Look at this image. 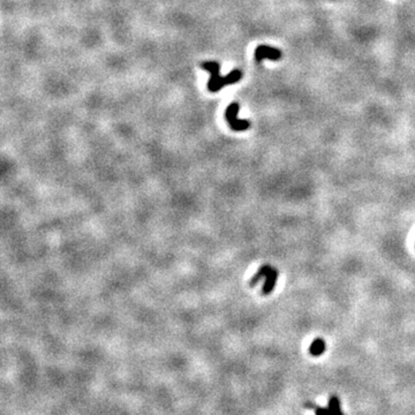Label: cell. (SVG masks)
<instances>
[{"label":"cell","instance_id":"1","mask_svg":"<svg viewBox=\"0 0 415 415\" xmlns=\"http://www.w3.org/2000/svg\"><path fill=\"white\" fill-rule=\"evenodd\" d=\"M202 68H204L210 72V79L208 82V89L211 92H217L223 89L224 87L233 85L242 79V72L239 69H235L229 72L226 76H220L219 75V64L217 61H205L203 63Z\"/></svg>","mask_w":415,"mask_h":415},{"label":"cell","instance_id":"5","mask_svg":"<svg viewBox=\"0 0 415 415\" xmlns=\"http://www.w3.org/2000/svg\"><path fill=\"white\" fill-rule=\"evenodd\" d=\"M325 351V342L324 339L317 338L314 342L312 343L310 347H309V352H310L312 355L314 356H320L324 353Z\"/></svg>","mask_w":415,"mask_h":415},{"label":"cell","instance_id":"3","mask_svg":"<svg viewBox=\"0 0 415 415\" xmlns=\"http://www.w3.org/2000/svg\"><path fill=\"white\" fill-rule=\"evenodd\" d=\"M281 58V51L268 45H260L255 50V59L257 63H261L264 59L277 61Z\"/></svg>","mask_w":415,"mask_h":415},{"label":"cell","instance_id":"6","mask_svg":"<svg viewBox=\"0 0 415 415\" xmlns=\"http://www.w3.org/2000/svg\"><path fill=\"white\" fill-rule=\"evenodd\" d=\"M271 269H272V267L270 266V264H264V266L260 268V270L255 273L254 277L251 278V280L249 282V285L251 286V288H254V286L257 284V282L262 279V278H266Z\"/></svg>","mask_w":415,"mask_h":415},{"label":"cell","instance_id":"2","mask_svg":"<svg viewBox=\"0 0 415 415\" xmlns=\"http://www.w3.org/2000/svg\"><path fill=\"white\" fill-rule=\"evenodd\" d=\"M239 109H240V107L238 103H232L231 105H228L226 109V112H225V118H226L229 127H231L233 131L244 132V131L248 129L251 123H250V121L247 120V119L238 118V112H239Z\"/></svg>","mask_w":415,"mask_h":415},{"label":"cell","instance_id":"4","mask_svg":"<svg viewBox=\"0 0 415 415\" xmlns=\"http://www.w3.org/2000/svg\"><path fill=\"white\" fill-rule=\"evenodd\" d=\"M278 276H279V271L277 270L276 268H272L266 277V282H264V286H263V290H262V293L263 294H270L273 289H275L276 286V282L278 280Z\"/></svg>","mask_w":415,"mask_h":415}]
</instances>
